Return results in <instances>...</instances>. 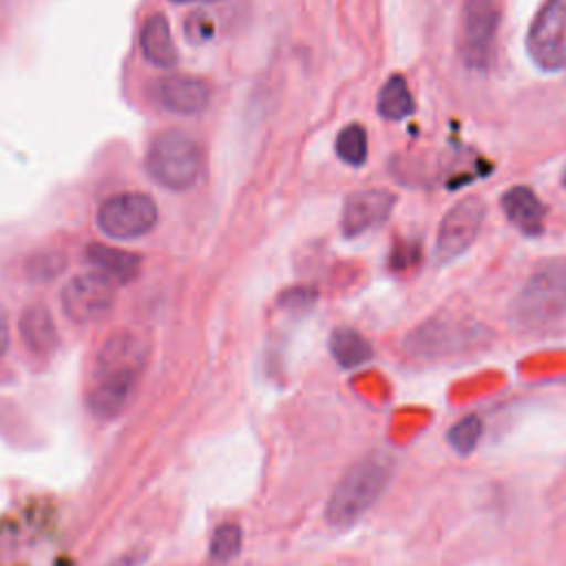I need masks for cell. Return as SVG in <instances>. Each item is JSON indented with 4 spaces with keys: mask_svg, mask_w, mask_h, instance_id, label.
Masks as SVG:
<instances>
[{
    "mask_svg": "<svg viewBox=\"0 0 566 566\" xmlns=\"http://www.w3.org/2000/svg\"><path fill=\"white\" fill-rule=\"evenodd\" d=\"M60 301L71 321L88 325L102 321L111 312L115 303V287L113 281L99 272H82L64 285Z\"/></svg>",
    "mask_w": 566,
    "mask_h": 566,
    "instance_id": "obj_9",
    "label": "cell"
},
{
    "mask_svg": "<svg viewBox=\"0 0 566 566\" xmlns=\"http://www.w3.org/2000/svg\"><path fill=\"white\" fill-rule=\"evenodd\" d=\"M84 259L99 270L102 276L119 283H128L139 274L142 259L135 252H124L104 243H91L84 252Z\"/></svg>",
    "mask_w": 566,
    "mask_h": 566,
    "instance_id": "obj_15",
    "label": "cell"
},
{
    "mask_svg": "<svg viewBox=\"0 0 566 566\" xmlns=\"http://www.w3.org/2000/svg\"><path fill=\"white\" fill-rule=\"evenodd\" d=\"M148 356L150 345L137 329L119 327L104 338L95 352L86 385V402L97 418L113 420L128 409L139 389Z\"/></svg>",
    "mask_w": 566,
    "mask_h": 566,
    "instance_id": "obj_1",
    "label": "cell"
},
{
    "mask_svg": "<svg viewBox=\"0 0 566 566\" xmlns=\"http://www.w3.org/2000/svg\"><path fill=\"white\" fill-rule=\"evenodd\" d=\"M484 212L486 208L480 197H467L444 214L436 241V256L440 263L458 259L473 245L480 234Z\"/></svg>",
    "mask_w": 566,
    "mask_h": 566,
    "instance_id": "obj_10",
    "label": "cell"
},
{
    "mask_svg": "<svg viewBox=\"0 0 566 566\" xmlns=\"http://www.w3.org/2000/svg\"><path fill=\"white\" fill-rule=\"evenodd\" d=\"M241 551V528L237 524H221L210 542V555L214 562L226 564Z\"/></svg>",
    "mask_w": 566,
    "mask_h": 566,
    "instance_id": "obj_21",
    "label": "cell"
},
{
    "mask_svg": "<svg viewBox=\"0 0 566 566\" xmlns=\"http://www.w3.org/2000/svg\"><path fill=\"white\" fill-rule=\"evenodd\" d=\"M329 352H332L334 360L345 369L360 367L367 360H371V356H374L369 340L352 327H338L332 332Z\"/></svg>",
    "mask_w": 566,
    "mask_h": 566,
    "instance_id": "obj_17",
    "label": "cell"
},
{
    "mask_svg": "<svg viewBox=\"0 0 566 566\" xmlns=\"http://www.w3.org/2000/svg\"><path fill=\"white\" fill-rule=\"evenodd\" d=\"M376 108H378L380 117H385V119H402L413 113V97H411L409 86L402 75H391L382 84V88L378 93Z\"/></svg>",
    "mask_w": 566,
    "mask_h": 566,
    "instance_id": "obj_18",
    "label": "cell"
},
{
    "mask_svg": "<svg viewBox=\"0 0 566 566\" xmlns=\"http://www.w3.org/2000/svg\"><path fill=\"white\" fill-rule=\"evenodd\" d=\"M9 340H11V334H9V318H7L4 307L0 305V356L7 354Z\"/></svg>",
    "mask_w": 566,
    "mask_h": 566,
    "instance_id": "obj_25",
    "label": "cell"
},
{
    "mask_svg": "<svg viewBox=\"0 0 566 566\" xmlns=\"http://www.w3.org/2000/svg\"><path fill=\"white\" fill-rule=\"evenodd\" d=\"M391 475H394V458L391 455L376 451V453L360 458L356 464H352L345 471V475L336 484V489L325 506L327 522L336 528L352 526L382 495Z\"/></svg>",
    "mask_w": 566,
    "mask_h": 566,
    "instance_id": "obj_2",
    "label": "cell"
},
{
    "mask_svg": "<svg viewBox=\"0 0 566 566\" xmlns=\"http://www.w3.org/2000/svg\"><path fill=\"white\" fill-rule=\"evenodd\" d=\"M157 206L146 192H119L99 203L95 221L111 239H137L157 226Z\"/></svg>",
    "mask_w": 566,
    "mask_h": 566,
    "instance_id": "obj_6",
    "label": "cell"
},
{
    "mask_svg": "<svg viewBox=\"0 0 566 566\" xmlns=\"http://www.w3.org/2000/svg\"><path fill=\"white\" fill-rule=\"evenodd\" d=\"M201 148L184 130L159 133L146 150L148 175L168 190H188L201 175Z\"/></svg>",
    "mask_w": 566,
    "mask_h": 566,
    "instance_id": "obj_3",
    "label": "cell"
},
{
    "mask_svg": "<svg viewBox=\"0 0 566 566\" xmlns=\"http://www.w3.org/2000/svg\"><path fill=\"white\" fill-rule=\"evenodd\" d=\"M314 290H307V287H294V290H287L283 296H281V303L290 310H307L314 301Z\"/></svg>",
    "mask_w": 566,
    "mask_h": 566,
    "instance_id": "obj_24",
    "label": "cell"
},
{
    "mask_svg": "<svg viewBox=\"0 0 566 566\" xmlns=\"http://www.w3.org/2000/svg\"><path fill=\"white\" fill-rule=\"evenodd\" d=\"M502 210L506 219L526 237H537L544 230V214L546 208L539 197L528 186H513L509 188L502 199Z\"/></svg>",
    "mask_w": 566,
    "mask_h": 566,
    "instance_id": "obj_13",
    "label": "cell"
},
{
    "mask_svg": "<svg viewBox=\"0 0 566 566\" xmlns=\"http://www.w3.org/2000/svg\"><path fill=\"white\" fill-rule=\"evenodd\" d=\"M336 155L358 168L367 161V133L360 124H347L336 137Z\"/></svg>",
    "mask_w": 566,
    "mask_h": 566,
    "instance_id": "obj_19",
    "label": "cell"
},
{
    "mask_svg": "<svg viewBox=\"0 0 566 566\" xmlns=\"http://www.w3.org/2000/svg\"><path fill=\"white\" fill-rule=\"evenodd\" d=\"M175 4H195V2H217V0H170Z\"/></svg>",
    "mask_w": 566,
    "mask_h": 566,
    "instance_id": "obj_26",
    "label": "cell"
},
{
    "mask_svg": "<svg viewBox=\"0 0 566 566\" xmlns=\"http://www.w3.org/2000/svg\"><path fill=\"white\" fill-rule=\"evenodd\" d=\"M184 33H186L188 42L203 44L214 35V20L203 11H195L188 15V20L184 24Z\"/></svg>",
    "mask_w": 566,
    "mask_h": 566,
    "instance_id": "obj_22",
    "label": "cell"
},
{
    "mask_svg": "<svg viewBox=\"0 0 566 566\" xmlns=\"http://www.w3.org/2000/svg\"><path fill=\"white\" fill-rule=\"evenodd\" d=\"M396 197L385 188L356 190L345 199L340 214V230L347 239L365 234L385 223L391 214Z\"/></svg>",
    "mask_w": 566,
    "mask_h": 566,
    "instance_id": "obj_11",
    "label": "cell"
},
{
    "mask_svg": "<svg viewBox=\"0 0 566 566\" xmlns=\"http://www.w3.org/2000/svg\"><path fill=\"white\" fill-rule=\"evenodd\" d=\"M20 336L35 356H49L57 347V329L44 305H29L22 312Z\"/></svg>",
    "mask_w": 566,
    "mask_h": 566,
    "instance_id": "obj_16",
    "label": "cell"
},
{
    "mask_svg": "<svg viewBox=\"0 0 566 566\" xmlns=\"http://www.w3.org/2000/svg\"><path fill=\"white\" fill-rule=\"evenodd\" d=\"M526 51L546 73L566 69V0H546L531 22Z\"/></svg>",
    "mask_w": 566,
    "mask_h": 566,
    "instance_id": "obj_8",
    "label": "cell"
},
{
    "mask_svg": "<svg viewBox=\"0 0 566 566\" xmlns=\"http://www.w3.org/2000/svg\"><path fill=\"white\" fill-rule=\"evenodd\" d=\"M515 321L526 329H544L566 314V263L551 261L542 265L520 292Z\"/></svg>",
    "mask_w": 566,
    "mask_h": 566,
    "instance_id": "obj_5",
    "label": "cell"
},
{
    "mask_svg": "<svg viewBox=\"0 0 566 566\" xmlns=\"http://www.w3.org/2000/svg\"><path fill=\"white\" fill-rule=\"evenodd\" d=\"M64 265L62 261V254H38L31 259V265H29V272L31 276L40 279V276H55V272H60Z\"/></svg>",
    "mask_w": 566,
    "mask_h": 566,
    "instance_id": "obj_23",
    "label": "cell"
},
{
    "mask_svg": "<svg viewBox=\"0 0 566 566\" xmlns=\"http://www.w3.org/2000/svg\"><path fill=\"white\" fill-rule=\"evenodd\" d=\"M500 18V0H464L458 31V49L467 66L484 69L489 64Z\"/></svg>",
    "mask_w": 566,
    "mask_h": 566,
    "instance_id": "obj_7",
    "label": "cell"
},
{
    "mask_svg": "<svg viewBox=\"0 0 566 566\" xmlns=\"http://www.w3.org/2000/svg\"><path fill=\"white\" fill-rule=\"evenodd\" d=\"M159 104L177 115H197L210 104V84L201 77L175 75L159 82Z\"/></svg>",
    "mask_w": 566,
    "mask_h": 566,
    "instance_id": "obj_12",
    "label": "cell"
},
{
    "mask_svg": "<svg viewBox=\"0 0 566 566\" xmlns=\"http://www.w3.org/2000/svg\"><path fill=\"white\" fill-rule=\"evenodd\" d=\"M562 184H564V188H566V166H564V172H562Z\"/></svg>",
    "mask_w": 566,
    "mask_h": 566,
    "instance_id": "obj_27",
    "label": "cell"
},
{
    "mask_svg": "<svg viewBox=\"0 0 566 566\" xmlns=\"http://www.w3.org/2000/svg\"><path fill=\"white\" fill-rule=\"evenodd\" d=\"M139 51L153 66L170 69L177 64L179 53L170 33V24L161 13H153L144 20L139 31Z\"/></svg>",
    "mask_w": 566,
    "mask_h": 566,
    "instance_id": "obj_14",
    "label": "cell"
},
{
    "mask_svg": "<svg viewBox=\"0 0 566 566\" xmlns=\"http://www.w3.org/2000/svg\"><path fill=\"white\" fill-rule=\"evenodd\" d=\"M482 438V420L478 416H464L460 418L447 433V442L449 447L460 453V455H469L478 442Z\"/></svg>",
    "mask_w": 566,
    "mask_h": 566,
    "instance_id": "obj_20",
    "label": "cell"
},
{
    "mask_svg": "<svg viewBox=\"0 0 566 566\" xmlns=\"http://www.w3.org/2000/svg\"><path fill=\"white\" fill-rule=\"evenodd\" d=\"M489 340V329L471 318L440 314L418 325L407 338L405 349L416 358H442L469 352Z\"/></svg>",
    "mask_w": 566,
    "mask_h": 566,
    "instance_id": "obj_4",
    "label": "cell"
}]
</instances>
